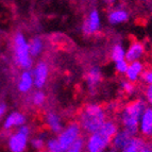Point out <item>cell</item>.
Listing matches in <instances>:
<instances>
[{
  "instance_id": "603a6c76",
  "label": "cell",
  "mask_w": 152,
  "mask_h": 152,
  "mask_svg": "<svg viewBox=\"0 0 152 152\" xmlns=\"http://www.w3.org/2000/svg\"><path fill=\"white\" fill-rule=\"evenodd\" d=\"M46 102V94L42 89H37L32 95V103L35 107H42Z\"/></svg>"
},
{
  "instance_id": "e575fe53",
  "label": "cell",
  "mask_w": 152,
  "mask_h": 152,
  "mask_svg": "<svg viewBox=\"0 0 152 152\" xmlns=\"http://www.w3.org/2000/svg\"><path fill=\"white\" fill-rule=\"evenodd\" d=\"M151 63H152V56H151Z\"/></svg>"
},
{
  "instance_id": "44dd1931",
  "label": "cell",
  "mask_w": 152,
  "mask_h": 152,
  "mask_svg": "<svg viewBox=\"0 0 152 152\" xmlns=\"http://www.w3.org/2000/svg\"><path fill=\"white\" fill-rule=\"evenodd\" d=\"M119 86L121 88V91H124V94L129 95V96H132L136 93V85L134 83H131L128 80H121L119 83Z\"/></svg>"
},
{
  "instance_id": "3957f363",
  "label": "cell",
  "mask_w": 152,
  "mask_h": 152,
  "mask_svg": "<svg viewBox=\"0 0 152 152\" xmlns=\"http://www.w3.org/2000/svg\"><path fill=\"white\" fill-rule=\"evenodd\" d=\"M147 107L148 105L145 99L137 98L122 107L119 115L120 124L122 129L127 131L131 136H137L138 134V124L140 117Z\"/></svg>"
},
{
  "instance_id": "1f68e13d",
  "label": "cell",
  "mask_w": 152,
  "mask_h": 152,
  "mask_svg": "<svg viewBox=\"0 0 152 152\" xmlns=\"http://www.w3.org/2000/svg\"><path fill=\"white\" fill-rule=\"evenodd\" d=\"M105 4H107V5H112V4H114L115 2H116L117 0H102Z\"/></svg>"
},
{
  "instance_id": "6da1fadb",
  "label": "cell",
  "mask_w": 152,
  "mask_h": 152,
  "mask_svg": "<svg viewBox=\"0 0 152 152\" xmlns=\"http://www.w3.org/2000/svg\"><path fill=\"white\" fill-rule=\"evenodd\" d=\"M118 130V124L115 120L107 119L98 131L89 134L85 140L86 152H107Z\"/></svg>"
},
{
  "instance_id": "5b68a950",
  "label": "cell",
  "mask_w": 152,
  "mask_h": 152,
  "mask_svg": "<svg viewBox=\"0 0 152 152\" xmlns=\"http://www.w3.org/2000/svg\"><path fill=\"white\" fill-rule=\"evenodd\" d=\"M82 136V130L79 126L78 121H71L69 122L66 127L63 128L60 134H58V144L61 146V149L63 152L70 147L71 145L74 144L79 137Z\"/></svg>"
},
{
  "instance_id": "277c9868",
  "label": "cell",
  "mask_w": 152,
  "mask_h": 152,
  "mask_svg": "<svg viewBox=\"0 0 152 152\" xmlns=\"http://www.w3.org/2000/svg\"><path fill=\"white\" fill-rule=\"evenodd\" d=\"M13 52L15 64L23 70H31L34 66V61L29 50V41L20 31L16 32L13 38Z\"/></svg>"
},
{
  "instance_id": "836d02e7",
  "label": "cell",
  "mask_w": 152,
  "mask_h": 152,
  "mask_svg": "<svg viewBox=\"0 0 152 152\" xmlns=\"http://www.w3.org/2000/svg\"><path fill=\"white\" fill-rule=\"evenodd\" d=\"M41 152H49V151H47V150H42Z\"/></svg>"
},
{
  "instance_id": "f546056e",
  "label": "cell",
  "mask_w": 152,
  "mask_h": 152,
  "mask_svg": "<svg viewBox=\"0 0 152 152\" xmlns=\"http://www.w3.org/2000/svg\"><path fill=\"white\" fill-rule=\"evenodd\" d=\"M17 131L20 132V133H23V134H25V135H28V136H30V134H31V129L28 124H23V126L19 127L17 129Z\"/></svg>"
},
{
  "instance_id": "9c48e42d",
  "label": "cell",
  "mask_w": 152,
  "mask_h": 152,
  "mask_svg": "<svg viewBox=\"0 0 152 152\" xmlns=\"http://www.w3.org/2000/svg\"><path fill=\"white\" fill-rule=\"evenodd\" d=\"M138 134L145 140L152 138V107H147L142 113L138 124Z\"/></svg>"
},
{
  "instance_id": "f1b7e54d",
  "label": "cell",
  "mask_w": 152,
  "mask_h": 152,
  "mask_svg": "<svg viewBox=\"0 0 152 152\" xmlns=\"http://www.w3.org/2000/svg\"><path fill=\"white\" fill-rule=\"evenodd\" d=\"M140 152H152V140H145Z\"/></svg>"
},
{
  "instance_id": "52a82bcc",
  "label": "cell",
  "mask_w": 152,
  "mask_h": 152,
  "mask_svg": "<svg viewBox=\"0 0 152 152\" xmlns=\"http://www.w3.org/2000/svg\"><path fill=\"white\" fill-rule=\"evenodd\" d=\"M32 75L34 80V87L36 89H42L45 87V85L48 82L49 79V65L45 61H38L35 65L33 66Z\"/></svg>"
},
{
  "instance_id": "7a4b0ae2",
  "label": "cell",
  "mask_w": 152,
  "mask_h": 152,
  "mask_svg": "<svg viewBox=\"0 0 152 152\" xmlns=\"http://www.w3.org/2000/svg\"><path fill=\"white\" fill-rule=\"evenodd\" d=\"M107 119V111L103 107L95 102H89L79 113L78 124L82 132L89 135L98 131Z\"/></svg>"
},
{
  "instance_id": "ac0fdd59",
  "label": "cell",
  "mask_w": 152,
  "mask_h": 152,
  "mask_svg": "<svg viewBox=\"0 0 152 152\" xmlns=\"http://www.w3.org/2000/svg\"><path fill=\"white\" fill-rule=\"evenodd\" d=\"M44 48H45V44L41 36H33L29 41V50H30V54L33 58H38L41 56L44 52Z\"/></svg>"
},
{
  "instance_id": "ba28073f",
  "label": "cell",
  "mask_w": 152,
  "mask_h": 152,
  "mask_svg": "<svg viewBox=\"0 0 152 152\" xmlns=\"http://www.w3.org/2000/svg\"><path fill=\"white\" fill-rule=\"evenodd\" d=\"M102 70L98 65H93L87 69L86 74H85V83L88 91L91 95L96 94L97 89L99 85L102 82Z\"/></svg>"
},
{
  "instance_id": "8992f818",
  "label": "cell",
  "mask_w": 152,
  "mask_h": 152,
  "mask_svg": "<svg viewBox=\"0 0 152 152\" xmlns=\"http://www.w3.org/2000/svg\"><path fill=\"white\" fill-rule=\"evenodd\" d=\"M102 28L101 14L98 9L94 8L88 12L82 23V33L85 36H91L98 33Z\"/></svg>"
},
{
  "instance_id": "cb8c5ba5",
  "label": "cell",
  "mask_w": 152,
  "mask_h": 152,
  "mask_svg": "<svg viewBox=\"0 0 152 152\" xmlns=\"http://www.w3.org/2000/svg\"><path fill=\"white\" fill-rule=\"evenodd\" d=\"M46 150L49 152H63L61 149V146L58 144L56 137H52V138H49L47 142H46Z\"/></svg>"
},
{
  "instance_id": "484cf974",
  "label": "cell",
  "mask_w": 152,
  "mask_h": 152,
  "mask_svg": "<svg viewBox=\"0 0 152 152\" xmlns=\"http://www.w3.org/2000/svg\"><path fill=\"white\" fill-rule=\"evenodd\" d=\"M140 81L144 84L147 85H151L152 84V68H145L142 71V76H140Z\"/></svg>"
},
{
  "instance_id": "9a60e30c",
  "label": "cell",
  "mask_w": 152,
  "mask_h": 152,
  "mask_svg": "<svg viewBox=\"0 0 152 152\" xmlns=\"http://www.w3.org/2000/svg\"><path fill=\"white\" fill-rule=\"evenodd\" d=\"M27 122V117L21 112H12L7 116L2 127L4 130H11L13 128H19Z\"/></svg>"
},
{
  "instance_id": "4dcf8cb0",
  "label": "cell",
  "mask_w": 152,
  "mask_h": 152,
  "mask_svg": "<svg viewBox=\"0 0 152 152\" xmlns=\"http://www.w3.org/2000/svg\"><path fill=\"white\" fill-rule=\"evenodd\" d=\"M7 110H8V105L4 102H0V119L4 116V114L7 113Z\"/></svg>"
},
{
  "instance_id": "2e32d148",
  "label": "cell",
  "mask_w": 152,
  "mask_h": 152,
  "mask_svg": "<svg viewBox=\"0 0 152 152\" xmlns=\"http://www.w3.org/2000/svg\"><path fill=\"white\" fill-rule=\"evenodd\" d=\"M33 87H34V80H33L32 70H23L17 83L18 91L21 94H27L30 93Z\"/></svg>"
},
{
  "instance_id": "30bf717a",
  "label": "cell",
  "mask_w": 152,
  "mask_h": 152,
  "mask_svg": "<svg viewBox=\"0 0 152 152\" xmlns=\"http://www.w3.org/2000/svg\"><path fill=\"white\" fill-rule=\"evenodd\" d=\"M29 144V136L16 131L10 135L8 140V148L11 152H25Z\"/></svg>"
},
{
  "instance_id": "8fae6325",
  "label": "cell",
  "mask_w": 152,
  "mask_h": 152,
  "mask_svg": "<svg viewBox=\"0 0 152 152\" xmlns=\"http://www.w3.org/2000/svg\"><path fill=\"white\" fill-rule=\"evenodd\" d=\"M130 19V13L121 5L115 7L107 13V21L111 26H118L127 23Z\"/></svg>"
},
{
  "instance_id": "4fadbf2b",
  "label": "cell",
  "mask_w": 152,
  "mask_h": 152,
  "mask_svg": "<svg viewBox=\"0 0 152 152\" xmlns=\"http://www.w3.org/2000/svg\"><path fill=\"white\" fill-rule=\"evenodd\" d=\"M45 122L47 124L48 129L50 130L53 134H60L63 130L64 124L61 116L54 111H48L45 115Z\"/></svg>"
},
{
  "instance_id": "7402d4cb",
  "label": "cell",
  "mask_w": 152,
  "mask_h": 152,
  "mask_svg": "<svg viewBox=\"0 0 152 152\" xmlns=\"http://www.w3.org/2000/svg\"><path fill=\"white\" fill-rule=\"evenodd\" d=\"M84 150H85V138L81 136L79 137L65 152H84Z\"/></svg>"
},
{
  "instance_id": "83f0119b",
  "label": "cell",
  "mask_w": 152,
  "mask_h": 152,
  "mask_svg": "<svg viewBox=\"0 0 152 152\" xmlns=\"http://www.w3.org/2000/svg\"><path fill=\"white\" fill-rule=\"evenodd\" d=\"M144 95H145V101H146L147 105L149 107H152V84L151 85H147V86L145 87Z\"/></svg>"
},
{
  "instance_id": "7c38bea8",
  "label": "cell",
  "mask_w": 152,
  "mask_h": 152,
  "mask_svg": "<svg viewBox=\"0 0 152 152\" xmlns=\"http://www.w3.org/2000/svg\"><path fill=\"white\" fill-rule=\"evenodd\" d=\"M145 52H146V49H145L144 44L142 42L134 41L130 44L128 49H126V58H124V60L128 63L140 61L142 56H145Z\"/></svg>"
},
{
  "instance_id": "4316f807",
  "label": "cell",
  "mask_w": 152,
  "mask_h": 152,
  "mask_svg": "<svg viewBox=\"0 0 152 152\" xmlns=\"http://www.w3.org/2000/svg\"><path fill=\"white\" fill-rule=\"evenodd\" d=\"M115 64V71H116L118 75H124L126 71H127L128 67H129V63H128L126 60H121V61L116 62Z\"/></svg>"
},
{
  "instance_id": "d6a6232c",
  "label": "cell",
  "mask_w": 152,
  "mask_h": 152,
  "mask_svg": "<svg viewBox=\"0 0 152 152\" xmlns=\"http://www.w3.org/2000/svg\"><path fill=\"white\" fill-rule=\"evenodd\" d=\"M107 152H119L117 149H115L114 147H112V146H110V148L107 150Z\"/></svg>"
},
{
  "instance_id": "ffe728a7",
  "label": "cell",
  "mask_w": 152,
  "mask_h": 152,
  "mask_svg": "<svg viewBox=\"0 0 152 152\" xmlns=\"http://www.w3.org/2000/svg\"><path fill=\"white\" fill-rule=\"evenodd\" d=\"M144 142L145 138H142V136H133L121 152H140V149Z\"/></svg>"
},
{
  "instance_id": "e0dca14e",
  "label": "cell",
  "mask_w": 152,
  "mask_h": 152,
  "mask_svg": "<svg viewBox=\"0 0 152 152\" xmlns=\"http://www.w3.org/2000/svg\"><path fill=\"white\" fill-rule=\"evenodd\" d=\"M132 137L131 135L128 133L127 131H124V129L121 130H118L115 136L113 137V140H112L111 142V146L112 147H114L115 149H117L118 151H122V150L126 148V146L128 145V142H130Z\"/></svg>"
},
{
  "instance_id": "5bb4252c",
  "label": "cell",
  "mask_w": 152,
  "mask_h": 152,
  "mask_svg": "<svg viewBox=\"0 0 152 152\" xmlns=\"http://www.w3.org/2000/svg\"><path fill=\"white\" fill-rule=\"evenodd\" d=\"M145 64L142 61H136L129 63V67H128L124 77L126 80H128L131 83H136L140 80V76H142V71L145 70Z\"/></svg>"
},
{
  "instance_id": "d4e9b609",
  "label": "cell",
  "mask_w": 152,
  "mask_h": 152,
  "mask_svg": "<svg viewBox=\"0 0 152 152\" xmlns=\"http://www.w3.org/2000/svg\"><path fill=\"white\" fill-rule=\"evenodd\" d=\"M31 147L34 150H37V151H42V150L45 148L46 145V140H45V136L43 137V135L41 136H36L34 138H32L30 142Z\"/></svg>"
},
{
  "instance_id": "d6986e66",
  "label": "cell",
  "mask_w": 152,
  "mask_h": 152,
  "mask_svg": "<svg viewBox=\"0 0 152 152\" xmlns=\"http://www.w3.org/2000/svg\"><path fill=\"white\" fill-rule=\"evenodd\" d=\"M110 56H111V60L114 63L124 60V58H126V48L122 45V43L117 42V43H115L114 45L112 46Z\"/></svg>"
}]
</instances>
